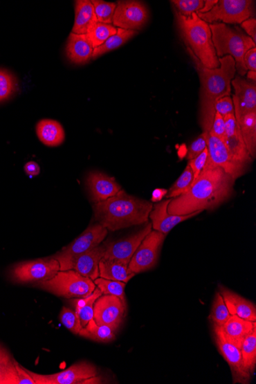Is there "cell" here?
Segmentation results:
<instances>
[{"mask_svg": "<svg viewBox=\"0 0 256 384\" xmlns=\"http://www.w3.org/2000/svg\"><path fill=\"white\" fill-rule=\"evenodd\" d=\"M235 181L221 167L212 165L208 158L187 193L172 199L167 212L170 215L182 216L215 210L231 197Z\"/></svg>", "mask_w": 256, "mask_h": 384, "instance_id": "6da1fadb", "label": "cell"}, {"mask_svg": "<svg viewBox=\"0 0 256 384\" xmlns=\"http://www.w3.org/2000/svg\"><path fill=\"white\" fill-rule=\"evenodd\" d=\"M187 49L200 75L201 122L204 132H209L216 113V103L219 99L231 95V82L237 71L236 62L232 56L226 55L219 59L220 66L218 68H208L202 65L190 48Z\"/></svg>", "mask_w": 256, "mask_h": 384, "instance_id": "7a4b0ae2", "label": "cell"}, {"mask_svg": "<svg viewBox=\"0 0 256 384\" xmlns=\"http://www.w3.org/2000/svg\"><path fill=\"white\" fill-rule=\"evenodd\" d=\"M153 205L151 202L127 194L122 190L108 200L94 203L93 210L98 223L115 232L147 223Z\"/></svg>", "mask_w": 256, "mask_h": 384, "instance_id": "3957f363", "label": "cell"}, {"mask_svg": "<svg viewBox=\"0 0 256 384\" xmlns=\"http://www.w3.org/2000/svg\"><path fill=\"white\" fill-rule=\"evenodd\" d=\"M176 17L185 44L202 65L210 69L218 68L220 63L212 44L210 25L199 18L196 13L186 17L176 12Z\"/></svg>", "mask_w": 256, "mask_h": 384, "instance_id": "277c9868", "label": "cell"}, {"mask_svg": "<svg viewBox=\"0 0 256 384\" xmlns=\"http://www.w3.org/2000/svg\"><path fill=\"white\" fill-rule=\"evenodd\" d=\"M212 33L213 46L219 59L230 55L236 62V70L240 76L247 73L244 55L247 51L255 48L253 40L238 26L232 28L222 23L209 24Z\"/></svg>", "mask_w": 256, "mask_h": 384, "instance_id": "5b68a950", "label": "cell"}, {"mask_svg": "<svg viewBox=\"0 0 256 384\" xmlns=\"http://www.w3.org/2000/svg\"><path fill=\"white\" fill-rule=\"evenodd\" d=\"M37 286L53 295L66 298L89 296L96 289L93 280L73 269L60 271L53 279L37 283Z\"/></svg>", "mask_w": 256, "mask_h": 384, "instance_id": "8992f818", "label": "cell"}, {"mask_svg": "<svg viewBox=\"0 0 256 384\" xmlns=\"http://www.w3.org/2000/svg\"><path fill=\"white\" fill-rule=\"evenodd\" d=\"M254 5L252 0H219L210 11L196 14L208 24H241L252 18Z\"/></svg>", "mask_w": 256, "mask_h": 384, "instance_id": "52a82bcc", "label": "cell"}, {"mask_svg": "<svg viewBox=\"0 0 256 384\" xmlns=\"http://www.w3.org/2000/svg\"><path fill=\"white\" fill-rule=\"evenodd\" d=\"M107 235L108 230L101 224L91 225L89 228L75 239L72 244L53 255V257L59 262L60 271L72 269L74 260L78 255L87 252L92 248L100 245Z\"/></svg>", "mask_w": 256, "mask_h": 384, "instance_id": "ba28073f", "label": "cell"}, {"mask_svg": "<svg viewBox=\"0 0 256 384\" xmlns=\"http://www.w3.org/2000/svg\"><path fill=\"white\" fill-rule=\"evenodd\" d=\"M60 271L59 262L52 257L20 262L12 268L10 277L17 283H38L53 279Z\"/></svg>", "mask_w": 256, "mask_h": 384, "instance_id": "9c48e42d", "label": "cell"}, {"mask_svg": "<svg viewBox=\"0 0 256 384\" xmlns=\"http://www.w3.org/2000/svg\"><path fill=\"white\" fill-rule=\"evenodd\" d=\"M166 235L152 230L141 241L128 265L130 272L135 275L153 268L158 261L162 245Z\"/></svg>", "mask_w": 256, "mask_h": 384, "instance_id": "30bf717a", "label": "cell"}, {"mask_svg": "<svg viewBox=\"0 0 256 384\" xmlns=\"http://www.w3.org/2000/svg\"><path fill=\"white\" fill-rule=\"evenodd\" d=\"M213 333L219 353L231 369L233 383H250L252 374L244 366L241 348L227 338L221 327L213 325Z\"/></svg>", "mask_w": 256, "mask_h": 384, "instance_id": "8fae6325", "label": "cell"}, {"mask_svg": "<svg viewBox=\"0 0 256 384\" xmlns=\"http://www.w3.org/2000/svg\"><path fill=\"white\" fill-rule=\"evenodd\" d=\"M35 384H77L98 376V369L88 362L75 364L66 371L51 375L35 374L27 369Z\"/></svg>", "mask_w": 256, "mask_h": 384, "instance_id": "7c38bea8", "label": "cell"}, {"mask_svg": "<svg viewBox=\"0 0 256 384\" xmlns=\"http://www.w3.org/2000/svg\"><path fill=\"white\" fill-rule=\"evenodd\" d=\"M149 13L145 3L140 1H118L113 17L115 27L126 30H140L147 24Z\"/></svg>", "mask_w": 256, "mask_h": 384, "instance_id": "4fadbf2b", "label": "cell"}, {"mask_svg": "<svg viewBox=\"0 0 256 384\" xmlns=\"http://www.w3.org/2000/svg\"><path fill=\"white\" fill-rule=\"evenodd\" d=\"M127 304L118 297L102 295L94 305V320L98 325H108L117 330L122 323Z\"/></svg>", "mask_w": 256, "mask_h": 384, "instance_id": "5bb4252c", "label": "cell"}, {"mask_svg": "<svg viewBox=\"0 0 256 384\" xmlns=\"http://www.w3.org/2000/svg\"><path fill=\"white\" fill-rule=\"evenodd\" d=\"M203 134L208 145L209 161L212 165L221 167L235 180L246 173L247 168L232 159L223 140L209 132H203Z\"/></svg>", "mask_w": 256, "mask_h": 384, "instance_id": "9a60e30c", "label": "cell"}, {"mask_svg": "<svg viewBox=\"0 0 256 384\" xmlns=\"http://www.w3.org/2000/svg\"><path fill=\"white\" fill-rule=\"evenodd\" d=\"M152 231V224H147L137 232L125 239L105 244L103 259H117L129 263L141 241Z\"/></svg>", "mask_w": 256, "mask_h": 384, "instance_id": "2e32d148", "label": "cell"}, {"mask_svg": "<svg viewBox=\"0 0 256 384\" xmlns=\"http://www.w3.org/2000/svg\"><path fill=\"white\" fill-rule=\"evenodd\" d=\"M226 138L224 143L232 159L239 165L248 167L253 158L248 153L240 132L239 125L234 113L224 117Z\"/></svg>", "mask_w": 256, "mask_h": 384, "instance_id": "e0dca14e", "label": "cell"}, {"mask_svg": "<svg viewBox=\"0 0 256 384\" xmlns=\"http://www.w3.org/2000/svg\"><path fill=\"white\" fill-rule=\"evenodd\" d=\"M231 84L235 90V95L232 98L235 117L239 118L256 111L255 82L248 81L239 75L232 80Z\"/></svg>", "mask_w": 256, "mask_h": 384, "instance_id": "ac0fdd59", "label": "cell"}, {"mask_svg": "<svg viewBox=\"0 0 256 384\" xmlns=\"http://www.w3.org/2000/svg\"><path fill=\"white\" fill-rule=\"evenodd\" d=\"M86 183L91 201L95 203L108 200L122 190L113 177L98 172H91Z\"/></svg>", "mask_w": 256, "mask_h": 384, "instance_id": "d6986e66", "label": "cell"}, {"mask_svg": "<svg viewBox=\"0 0 256 384\" xmlns=\"http://www.w3.org/2000/svg\"><path fill=\"white\" fill-rule=\"evenodd\" d=\"M170 201H172V199L154 204L153 210L149 215V218H151L152 221L154 230L165 234L166 236L176 225L202 212V211H197L188 215H170L167 208Z\"/></svg>", "mask_w": 256, "mask_h": 384, "instance_id": "ffe728a7", "label": "cell"}, {"mask_svg": "<svg viewBox=\"0 0 256 384\" xmlns=\"http://www.w3.org/2000/svg\"><path fill=\"white\" fill-rule=\"evenodd\" d=\"M105 246L99 245L75 258L72 269L91 280L99 278V262L103 259Z\"/></svg>", "mask_w": 256, "mask_h": 384, "instance_id": "44dd1931", "label": "cell"}, {"mask_svg": "<svg viewBox=\"0 0 256 384\" xmlns=\"http://www.w3.org/2000/svg\"><path fill=\"white\" fill-rule=\"evenodd\" d=\"M219 293L223 298L231 316H237L247 321L256 322L255 305L252 302L221 286H219Z\"/></svg>", "mask_w": 256, "mask_h": 384, "instance_id": "7402d4cb", "label": "cell"}, {"mask_svg": "<svg viewBox=\"0 0 256 384\" xmlns=\"http://www.w3.org/2000/svg\"><path fill=\"white\" fill-rule=\"evenodd\" d=\"M68 60L77 65H83L92 59L94 48L86 34L71 33L66 46Z\"/></svg>", "mask_w": 256, "mask_h": 384, "instance_id": "603a6c76", "label": "cell"}, {"mask_svg": "<svg viewBox=\"0 0 256 384\" xmlns=\"http://www.w3.org/2000/svg\"><path fill=\"white\" fill-rule=\"evenodd\" d=\"M75 19L73 33L88 34L97 23L94 6L89 0H77L75 3Z\"/></svg>", "mask_w": 256, "mask_h": 384, "instance_id": "cb8c5ba5", "label": "cell"}, {"mask_svg": "<svg viewBox=\"0 0 256 384\" xmlns=\"http://www.w3.org/2000/svg\"><path fill=\"white\" fill-rule=\"evenodd\" d=\"M129 263L117 260L102 259L99 262V277L105 280L127 283L135 275L128 268Z\"/></svg>", "mask_w": 256, "mask_h": 384, "instance_id": "d4e9b609", "label": "cell"}, {"mask_svg": "<svg viewBox=\"0 0 256 384\" xmlns=\"http://www.w3.org/2000/svg\"><path fill=\"white\" fill-rule=\"evenodd\" d=\"M221 328L227 338L241 348L248 334L256 328V322L231 316Z\"/></svg>", "mask_w": 256, "mask_h": 384, "instance_id": "484cf974", "label": "cell"}, {"mask_svg": "<svg viewBox=\"0 0 256 384\" xmlns=\"http://www.w3.org/2000/svg\"><path fill=\"white\" fill-rule=\"evenodd\" d=\"M38 138L48 147H57L65 140L66 134L62 125L51 119L40 120L37 125Z\"/></svg>", "mask_w": 256, "mask_h": 384, "instance_id": "4316f807", "label": "cell"}, {"mask_svg": "<svg viewBox=\"0 0 256 384\" xmlns=\"http://www.w3.org/2000/svg\"><path fill=\"white\" fill-rule=\"evenodd\" d=\"M236 119L247 150L254 159L256 155V111Z\"/></svg>", "mask_w": 256, "mask_h": 384, "instance_id": "83f0119b", "label": "cell"}, {"mask_svg": "<svg viewBox=\"0 0 256 384\" xmlns=\"http://www.w3.org/2000/svg\"><path fill=\"white\" fill-rule=\"evenodd\" d=\"M102 295L101 291L96 288L89 296L72 298V300L70 301L75 308L83 328L88 324L91 319L94 318V305L98 298Z\"/></svg>", "mask_w": 256, "mask_h": 384, "instance_id": "f1b7e54d", "label": "cell"}, {"mask_svg": "<svg viewBox=\"0 0 256 384\" xmlns=\"http://www.w3.org/2000/svg\"><path fill=\"white\" fill-rule=\"evenodd\" d=\"M116 330L108 325H98L94 318L80 331V336L100 343H109L116 339Z\"/></svg>", "mask_w": 256, "mask_h": 384, "instance_id": "f546056e", "label": "cell"}, {"mask_svg": "<svg viewBox=\"0 0 256 384\" xmlns=\"http://www.w3.org/2000/svg\"><path fill=\"white\" fill-rule=\"evenodd\" d=\"M15 360L10 351L0 344V384H18Z\"/></svg>", "mask_w": 256, "mask_h": 384, "instance_id": "4dcf8cb0", "label": "cell"}, {"mask_svg": "<svg viewBox=\"0 0 256 384\" xmlns=\"http://www.w3.org/2000/svg\"><path fill=\"white\" fill-rule=\"evenodd\" d=\"M137 31L126 30L123 28H118L117 33L112 35L104 44L94 48L93 55L92 58L97 59L106 53L115 51V49L123 46L128 40H130L137 35Z\"/></svg>", "mask_w": 256, "mask_h": 384, "instance_id": "1f68e13d", "label": "cell"}, {"mask_svg": "<svg viewBox=\"0 0 256 384\" xmlns=\"http://www.w3.org/2000/svg\"><path fill=\"white\" fill-rule=\"evenodd\" d=\"M241 352L246 369L253 375L256 366V328L244 340Z\"/></svg>", "mask_w": 256, "mask_h": 384, "instance_id": "d6a6232c", "label": "cell"}, {"mask_svg": "<svg viewBox=\"0 0 256 384\" xmlns=\"http://www.w3.org/2000/svg\"><path fill=\"white\" fill-rule=\"evenodd\" d=\"M118 28L111 24L97 23L91 28L88 37L94 48L102 46L106 40L117 33Z\"/></svg>", "mask_w": 256, "mask_h": 384, "instance_id": "836d02e7", "label": "cell"}, {"mask_svg": "<svg viewBox=\"0 0 256 384\" xmlns=\"http://www.w3.org/2000/svg\"><path fill=\"white\" fill-rule=\"evenodd\" d=\"M94 282L98 289L101 291L102 295H109L118 297L120 300L126 304V283L123 282L105 280L103 278H100V277L95 280Z\"/></svg>", "mask_w": 256, "mask_h": 384, "instance_id": "e575fe53", "label": "cell"}, {"mask_svg": "<svg viewBox=\"0 0 256 384\" xmlns=\"http://www.w3.org/2000/svg\"><path fill=\"white\" fill-rule=\"evenodd\" d=\"M230 313L227 309L223 298L217 291L213 301L210 319L213 325L223 327L230 318Z\"/></svg>", "mask_w": 256, "mask_h": 384, "instance_id": "d590c367", "label": "cell"}, {"mask_svg": "<svg viewBox=\"0 0 256 384\" xmlns=\"http://www.w3.org/2000/svg\"><path fill=\"white\" fill-rule=\"evenodd\" d=\"M194 181V174L189 165L181 175L179 179L167 190V199H173L187 193Z\"/></svg>", "mask_w": 256, "mask_h": 384, "instance_id": "8d00e7d4", "label": "cell"}, {"mask_svg": "<svg viewBox=\"0 0 256 384\" xmlns=\"http://www.w3.org/2000/svg\"><path fill=\"white\" fill-rule=\"evenodd\" d=\"M91 3L94 6L98 23L104 24H113V14H115L117 6L116 3L104 2L102 1V0H92Z\"/></svg>", "mask_w": 256, "mask_h": 384, "instance_id": "74e56055", "label": "cell"}, {"mask_svg": "<svg viewBox=\"0 0 256 384\" xmlns=\"http://www.w3.org/2000/svg\"><path fill=\"white\" fill-rule=\"evenodd\" d=\"M172 3L175 6L176 12L186 17L200 12L204 6V0H173Z\"/></svg>", "mask_w": 256, "mask_h": 384, "instance_id": "f35d334b", "label": "cell"}, {"mask_svg": "<svg viewBox=\"0 0 256 384\" xmlns=\"http://www.w3.org/2000/svg\"><path fill=\"white\" fill-rule=\"evenodd\" d=\"M60 322L71 332L78 334L83 329L80 318H78L75 311L63 307L60 316Z\"/></svg>", "mask_w": 256, "mask_h": 384, "instance_id": "ab89813d", "label": "cell"}, {"mask_svg": "<svg viewBox=\"0 0 256 384\" xmlns=\"http://www.w3.org/2000/svg\"><path fill=\"white\" fill-rule=\"evenodd\" d=\"M16 89V81L7 71L0 69V102L8 99Z\"/></svg>", "mask_w": 256, "mask_h": 384, "instance_id": "60d3db41", "label": "cell"}, {"mask_svg": "<svg viewBox=\"0 0 256 384\" xmlns=\"http://www.w3.org/2000/svg\"><path fill=\"white\" fill-rule=\"evenodd\" d=\"M208 158L209 152L208 147H206L200 155L196 156V158L189 161L188 165L190 167L192 172H193L194 181H195L199 175H200L202 172L206 163H208Z\"/></svg>", "mask_w": 256, "mask_h": 384, "instance_id": "b9f144b4", "label": "cell"}, {"mask_svg": "<svg viewBox=\"0 0 256 384\" xmlns=\"http://www.w3.org/2000/svg\"><path fill=\"white\" fill-rule=\"evenodd\" d=\"M206 147H208V145H206V141L203 133L200 137H198L193 143L190 145L187 155L188 160L190 161L196 158Z\"/></svg>", "mask_w": 256, "mask_h": 384, "instance_id": "7bdbcfd3", "label": "cell"}, {"mask_svg": "<svg viewBox=\"0 0 256 384\" xmlns=\"http://www.w3.org/2000/svg\"><path fill=\"white\" fill-rule=\"evenodd\" d=\"M215 111L223 118L226 116L232 115V113L235 115L232 98L230 96H226L219 99L216 103Z\"/></svg>", "mask_w": 256, "mask_h": 384, "instance_id": "ee69618b", "label": "cell"}, {"mask_svg": "<svg viewBox=\"0 0 256 384\" xmlns=\"http://www.w3.org/2000/svg\"><path fill=\"white\" fill-rule=\"evenodd\" d=\"M209 133L214 135L215 137L221 139L223 141L225 140L226 130L224 118L222 116H220L218 113H215L214 119H213L211 129Z\"/></svg>", "mask_w": 256, "mask_h": 384, "instance_id": "f6af8a7d", "label": "cell"}, {"mask_svg": "<svg viewBox=\"0 0 256 384\" xmlns=\"http://www.w3.org/2000/svg\"><path fill=\"white\" fill-rule=\"evenodd\" d=\"M15 365L17 372L18 384H35L30 374L28 373L27 369L21 366L17 360H15Z\"/></svg>", "mask_w": 256, "mask_h": 384, "instance_id": "bcb514c9", "label": "cell"}, {"mask_svg": "<svg viewBox=\"0 0 256 384\" xmlns=\"http://www.w3.org/2000/svg\"><path fill=\"white\" fill-rule=\"evenodd\" d=\"M241 28H244L248 37H250L253 42H256V20L255 18H250L241 24Z\"/></svg>", "mask_w": 256, "mask_h": 384, "instance_id": "7dc6e473", "label": "cell"}, {"mask_svg": "<svg viewBox=\"0 0 256 384\" xmlns=\"http://www.w3.org/2000/svg\"><path fill=\"white\" fill-rule=\"evenodd\" d=\"M244 63L247 70L256 72V48L247 51L244 55Z\"/></svg>", "mask_w": 256, "mask_h": 384, "instance_id": "c3c4849f", "label": "cell"}, {"mask_svg": "<svg viewBox=\"0 0 256 384\" xmlns=\"http://www.w3.org/2000/svg\"><path fill=\"white\" fill-rule=\"evenodd\" d=\"M24 170L30 176H38L40 174V167L37 163L30 161L26 163Z\"/></svg>", "mask_w": 256, "mask_h": 384, "instance_id": "681fc988", "label": "cell"}, {"mask_svg": "<svg viewBox=\"0 0 256 384\" xmlns=\"http://www.w3.org/2000/svg\"><path fill=\"white\" fill-rule=\"evenodd\" d=\"M167 194V190L165 189H156L154 190L152 201L154 203L160 202L162 199Z\"/></svg>", "mask_w": 256, "mask_h": 384, "instance_id": "f907efd6", "label": "cell"}, {"mask_svg": "<svg viewBox=\"0 0 256 384\" xmlns=\"http://www.w3.org/2000/svg\"><path fill=\"white\" fill-rule=\"evenodd\" d=\"M217 3V0H206L204 1L203 8L199 13H205L210 11Z\"/></svg>", "mask_w": 256, "mask_h": 384, "instance_id": "816d5d0a", "label": "cell"}, {"mask_svg": "<svg viewBox=\"0 0 256 384\" xmlns=\"http://www.w3.org/2000/svg\"><path fill=\"white\" fill-rule=\"evenodd\" d=\"M248 78L250 81L255 82V80H256V72H252V71H250V72L248 73Z\"/></svg>", "mask_w": 256, "mask_h": 384, "instance_id": "f5cc1de1", "label": "cell"}]
</instances>
